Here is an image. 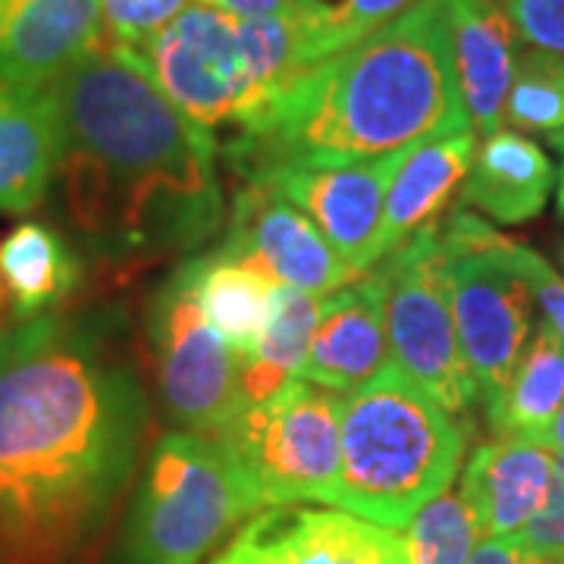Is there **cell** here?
<instances>
[{"mask_svg":"<svg viewBox=\"0 0 564 564\" xmlns=\"http://www.w3.org/2000/svg\"><path fill=\"white\" fill-rule=\"evenodd\" d=\"M402 536L411 564H467L480 540V527L462 492L445 489L411 518Z\"/></svg>","mask_w":564,"mask_h":564,"instance_id":"cell-27","label":"cell"},{"mask_svg":"<svg viewBox=\"0 0 564 564\" xmlns=\"http://www.w3.org/2000/svg\"><path fill=\"white\" fill-rule=\"evenodd\" d=\"M402 158L404 151L348 166H289L261 182L304 210L355 273H367L377 263L386 192Z\"/></svg>","mask_w":564,"mask_h":564,"instance_id":"cell-13","label":"cell"},{"mask_svg":"<svg viewBox=\"0 0 564 564\" xmlns=\"http://www.w3.org/2000/svg\"><path fill=\"white\" fill-rule=\"evenodd\" d=\"M148 399L101 317L0 323V552L66 564L98 536L139 462Z\"/></svg>","mask_w":564,"mask_h":564,"instance_id":"cell-1","label":"cell"},{"mask_svg":"<svg viewBox=\"0 0 564 564\" xmlns=\"http://www.w3.org/2000/svg\"><path fill=\"white\" fill-rule=\"evenodd\" d=\"M521 263L533 289V302L543 307L545 323L564 339V280L545 263L543 254H536L527 245H521Z\"/></svg>","mask_w":564,"mask_h":564,"instance_id":"cell-31","label":"cell"},{"mask_svg":"<svg viewBox=\"0 0 564 564\" xmlns=\"http://www.w3.org/2000/svg\"><path fill=\"white\" fill-rule=\"evenodd\" d=\"M261 508L217 440L166 433L148 455L126 521V564H204Z\"/></svg>","mask_w":564,"mask_h":564,"instance_id":"cell-6","label":"cell"},{"mask_svg":"<svg viewBox=\"0 0 564 564\" xmlns=\"http://www.w3.org/2000/svg\"><path fill=\"white\" fill-rule=\"evenodd\" d=\"M51 88L69 207L101 251H188L220 229V144L163 95L135 47L101 41Z\"/></svg>","mask_w":564,"mask_h":564,"instance_id":"cell-2","label":"cell"},{"mask_svg":"<svg viewBox=\"0 0 564 564\" xmlns=\"http://www.w3.org/2000/svg\"><path fill=\"white\" fill-rule=\"evenodd\" d=\"M389 361L386 273L383 267H373L321 302L317 329L299 380L329 392H351Z\"/></svg>","mask_w":564,"mask_h":564,"instance_id":"cell-15","label":"cell"},{"mask_svg":"<svg viewBox=\"0 0 564 564\" xmlns=\"http://www.w3.org/2000/svg\"><path fill=\"white\" fill-rule=\"evenodd\" d=\"M207 564H411L402 530L343 508L270 505Z\"/></svg>","mask_w":564,"mask_h":564,"instance_id":"cell-11","label":"cell"},{"mask_svg":"<svg viewBox=\"0 0 564 564\" xmlns=\"http://www.w3.org/2000/svg\"><path fill=\"white\" fill-rule=\"evenodd\" d=\"M505 122L549 139L564 135V57L533 47L518 54L514 82L505 101Z\"/></svg>","mask_w":564,"mask_h":564,"instance_id":"cell-26","label":"cell"},{"mask_svg":"<svg viewBox=\"0 0 564 564\" xmlns=\"http://www.w3.org/2000/svg\"><path fill=\"white\" fill-rule=\"evenodd\" d=\"M217 10H226L242 20H258V17H289L292 0H202Z\"/></svg>","mask_w":564,"mask_h":564,"instance_id":"cell-33","label":"cell"},{"mask_svg":"<svg viewBox=\"0 0 564 564\" xmlns=\"http://www.w3.org/2000/svg\"><path fill=\"white\" fill-rule=\"evenodd\" d=\"M562 261H564V254H562Z\"/></svg>","mask_w":564,"mask_h":564,"instance_id":"cell-38","label":"cell"},{"mask_svg":"<svg viewBox=\"0 0 564 564\" xmlns=\"http://www.w3.org/2000/svg\"><path fill=\"white\" fill-rule=\"evenodd\" d=\"M545 445H549L555 455H564V404L562 411H558V417L549 426V433H545Z\"/></svg>","mask_w":564,"mask_h":564,"instance_id":"cell-34","label":"cell"},{"mask_svg":"<svg viewBox=\"0 0 564 564\" xmlns=\"http://www.w3.org/2000/svg\"><path fill=\"white\" fill-rule=\"evenodd\" d=\"M552 182L555 170L543 148L514 129H499L474 151L458 202L496 223H527L545 207Z\"/></svg>","mask_w":564,"mask_h":564,"instance_id":"cell-20","label":"cell"},{"mask_svg":"<svg viewBox=\"0 0 564 564\" xmlns=\"http://www.w3.org/2000/svg\"><path fill=\"white\" fill-rule=\"evenodd\" d=\"M82 280L73 248L44 223H22L0 242V314L32 321L66 302Z\"/></svg>","mask_w":564,"mask_h":564,"instance_id":"cell-21","label":"cell"},{"mask_svg":"<svg viewBox=\"0 0 564 564\" xmlns=\"http://www.w3.org/2000/svg\"><path fill=\"white\" fill-rule=\"evenodd\" d=\"M185 270L210 326L239 358L251 355L270 314V295L276 280L251 270L248 263L226 258L223 251L202 254L185 263Z\"/></svg>","mask_w":564,"mask_h":564,"instance_id":"cell-24","label":"cell"},{"mask_svg":"<svg viewBox=\"0 0 564 564\" xmlns=\"http://www.w3.org/2000/svg\"><path fill=\"white\" fill-rule=\"evenodd\" d=\"M339 392L295 377L267 402L245 404L214 440L236 458L263 508L333 505L339 484Z\"/></svg>","mask_w":564,"mask_h":564,"instance_id":"cell-8","label":"cell"},{"mask_svg":"<svg viewBox=\"0 0 564 564\" xmlns=\"http://www.w3.org/2000/svg\"><path fill=\"white\" fill-rule=\"evenodd\" d=\"M417 0H292V20L304 44V63L326 61L399 20Z\"/></svg>","mask_w":564,"mask_h":564,"instance_id":"cell-25","label":"cell"},{"mask_svg":"<svg viewBox=\"0 0 564 564\" xmlns=\"http://www.w3.org/2000/svg\"><path fill=\"white\" fill-rule=\"evenodd\" d=\"M321 302L295 285L276 282L270 295V314L254 351L239 358V380L248 404L267 402L282 386L302 377L317 329Z\"/></svg>","mask_w":564,"mask_h":564,"instance_id":"cell-23","label":"cell"},{"mask_svg":"<svg viewBox=\"0 0 564 564\" xmlns=\"http://www.w3.org/2000/svg\"><path fill=\"white\" fill-rule=\"evenodd\" d=\"M477 151V132L467 129L458 135L423 141L404 151L395 176L389 182L383 207V226L377 239V263L392 254L423 226L440 223V214L470 170Z\"/></svg>","mask_w":564,"mask_h":564,"instance_id":"cell-19","label":"cell"},{"mask_svg":"<svg viewBox=\"0 0 564 564\" xmlns=\"http://www.w3.org/2000/svg\"><path fill=\"white\" fill-rule=\"evenodd\" d=\"M555 564H564V562H555Z\"/></svg>","mask_w":564,"mask_h":564,"instance_id":"cell-37","label":"cell"},{"mask_svg":"<svg viewBox=\"0 0 564 564\" xmlns=\"http://www.w3.org/2000/svg\"><path fill=\"white\" fill-rule=\"evenodd\" d=\"M63 163V120L54 88L0 85V214H25Z\"/></svg>","mask_w":564,"mask_h":564,"instance_id":"cell-17","label":"cell"},{"mask_svg":"<svg viewBox=\"0 0 564 564\" xmlns=\"http://www.w3.org/2000/svg\"><path fill=\"white\" fill-rule=\"evenodd\" d=\"M448 22L470 126L480 135H492L502 129L518 66L514 25L502 0H448Z\"/></svg>","mask_w":564,"mask_h":564,"instance_id":"cell-18","label":"cell"},{"mask_svg":"<svg viewBox=\"0 0 564 564\" xmlns=\"http://www.w3.org/2000/svg\"><path fill=\"white\" fill-rule=\"evenodd\" d=\"M474 129L462 98L448 0H417L370 39L307 66L242 139L223 144L236 173L348 166Z\"/></svg>","mask_w":564,"mask_h":564,"instance_id":"cell-3","label":"cell"},{"mask_svg":"<svg viewBox=\"0 0 564 564\" xmlns=\"http://www.w3.org/2000/svg\"><path fill=\"white\" fill-rule=\"evenodd\" d=\"M101 0H0V85L57 82L101 44Z\"/></svg>","mask_w":564,"mask_h":564,"instance_id":"cell-14","label":"cell"},{"mask_svg":"<svg viewBox=\"0 0 564 564\" xmlns=\"http://www.w3.org/2000/svg\"><path fill=\"white\" fill-rule=\"evenodd\" d=\"M148 329L170 414L185 433L220 436L248 404L239 380V355L204 317L185 263L158 292Z\"/></svg>","mask_w":564,"mask_h":564,"instance_id":"cell-10","label":"cell"},{"mask_svg":"<svg viewBox=\"0 0 564 564\" xmlns=\"http://www.w3.org/2000/svg\"><path fill=\"white\" fill-rule=\"evenodd\" d=\"M163 95L198 129L242 139L307 69L292 17L242 20L210 3H188L176 20L135 47Z\"/></svg>","mask_w":564,"mask_h":564,"instance_id":"cell-5","label":"cell"},{"mask_svg":"<svg viewBox=\"0 0 564 564\" xmlns=\"http://www.w3.org/2000/svg\"><path fill=\"white\" fill-rule=\"evenodd\" d=\"M558 214L564 217V163H562V173H558Z\"/></svg>","mask_w":564,"mask_h":564,"instance_id":"cell-35","label":"cell"},{"mask_svg":"<svg viewBox=\"0 0 564 564\" xmlns=\"http://www.w3.org/2000/svg\"><path fill=\"white\" fill-rule=\"evenodd\" d=\"M464 445L467 426L389 361L343 395L333 505L364 521L404 530L455 480Z\"/></svg>","mask_w":564,"mask_h":564,"instance_id":"cell-4","label":"cell"},{"mask_svg":"<svg viewBox=\"0 0 564 564\" xmlns=\"http://www.w3.org/2000/svg\"><path fill=\"white\" fill-rule=\"evenodd\" d=\"M217 251L314 299L361 276L333 251L314 220L270 182H248L239 192Z\"/></svg>","mask_w":564,"mask_h":564,"instance_id":"cell-12","label":"cell"},{"mask_svg":"<svg viewBox=\"0 0 564 564\" xmlns=\"http://www.w3.org/2000/svg\"><path fill=\"white\" fill-rule=\"evenodd\" d=\"M552 144H555V148H558V151H562V154H564V135H558V139H552Z\"/></svg>","mask_w":564,"mask_h":564,"instance_id":"cell-36","label":"cell"},{"mask_svg":"<svg viewBox=\"0 0 564 564\" xmlns=\"http://www.w3.org/2000/svg\"><path fill=\"white\" fill-rule=\"evenodd\" d=\"M514 35L533 51L564 57V0H502Z\"/></svg>","mask_w":564,"mask_h":564,"instance_id":"cell-30","label":"cell"},{"mask_svg":"<svg viewBox=\"0 0 564 564\" xmlns=\"http://www.w3.org/2000/svg\"><path fill=\"white\" fill-rule=\"evenodd\" d=\"M386 273L389 358L452 414L480 402L452 314L440 223L423 226L380 261Z\"/></svg>","mask_w":564,"mask_h":564,"instance_id":"cell-9","label":"cell"},{"mask_svg":"<svg viewBox=\"0 0 564 564\" xmlns=\"http://www.w3.org/2000/svg\"><path fill=\"white\" fill-rule=\"evenodd\" d=\"M564 404V339L540 323L527 339L511 383L486 404V421L496 436H521L545 443V433Z\"/></svg>","mask_w":564,"mask_h":564,"instance_id":"cell-22","label":"cell"},{"mask_svg":"<svg viewBox=\"0 0 564 564\" xmlns=\"http://www.w3.org/2000/svg\"><path fill=\"white\" fill-rule=\"evenodd\" d=\"M467 564H533L527 555L524 540L518 536H492L484 545L474 549L470 562Z\"/></svg>","mask_w":564,"mask_h":564,"instance_id":"cell-32","label":"cell"},{"mask_svg":"<svg viewBox=\"0 0 564 564\" xmlns=\"http://www.w3.org/2000/svg\"><path fill=\"white\" fill-rule=\"evenodd\" d=\"M440 236L464 361L486 408L511 383L530 336L533 289L521 263V242L505 239L467 210H455Z\"/></svg>","mask_w":564,"mask_h":564,"instance_id":"cell-7","label":"cell"},{"mask_svg":"<svg viewBox=\"0 0 564 564\" xmlns=\"http://www.w3.org/2000/svg\"><path fill=\"white\" fill-rule=\"evenodd\" d=\"M188 0H101L104 29L110 41L141 47L180 17Z\"/></svg>","mask_w":564,"mask_h":564,"instance_id":"cell-28","label":"cell"},{"mask_svg":"<svg viewBox=\"0 0 564 564\" xmlns=\"http://www.w3.org/2000/svg\"><path fill=\"white\" fill-rule=\"evenodd\" d=\"M521 540L533 564L564 562V455H555V474L543 511L530 521Z\"/></svg>","mask_w":564,"mask_h":564,"instance_id":"cell-29","label":"cell"},{"mask_svg":"<svg viewBox=\"0 0 564 564\" xmlns=\"http://www.w3.org/2000/svg\"><path fill=\"white\" fill-rule=\"evenodd\" d=\"M555 474V455L545 443L496 436L474 448L464 467L462 492L480 536H518L543 511Z\"/></svg>","mask_w":564,"mask_h":564,"instance_id":"cell-16","label":"cell"}]
</instances>
